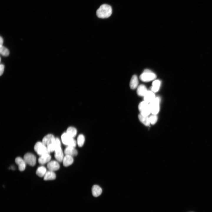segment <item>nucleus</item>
<instances>
[{"label": "nucleus", "mask_w": 212, "mask_h": 212, "mask_svg": "<svg viewBox=\"0 0 212 212\" xmlns=\"http://www.w3.org/2000/svg\"><path fill=\"white\" fill-rule=\"evenodd\" d=\"M152 85V90L153 92H156L159 90L160 85V82L158 80H155L153 82Z\"/></svg>", "instance_id": "5701e85b"}, {"label": "nucleus", "mask_w": 212, "mask_h": 212, "mask_svg": "<svg viewBox=\"0 0 212 212\" xmlns=\"http://www.w3.org/2000/svg\"><path fill=\"white\" fill-rule=\"evenodd\" d=\"M47 172L46 169L43 166L38 167L36 171V174L40 177L44 176Z\"/></svg>", "instance_id": "4be33fe9"}, {"label": "nucleus", "mask_w": 212, "mask_h": 212, "mask_svg": "<svg viewBox=\"0 0 212 212\" xmlns=\"http://www.w3.org/2000/svg\"><path fill=\"white\" fill-rule=\"evenodd\" d=\"M4 65L3 64H1L0 65V76H1V75L3 74L4 69Z\"/></svg>", "instance_id": "cd10ccee"}, {"label": "nucleus", "mask_w": 212, "mask_h": 212, "mask_svg": "<svg viewBox=\"0 0 212 212\" xmlns=\"http://www.w3.org/2000/svg\"><path fill=\"white\" fill-rule=\"evenodd\" d=\"M66 133L69 136L72 138H74L77 135V130L74 127H70L67 129Z\"/></svg>", "instance_id": "412c9836"}, {"label": "nucleus", "mask_w": 212, "mask_h": 212, "mask_svg": "<svg viewBox=\"0 0 212 212\" xmlns=\"http://www.w3.org/2000/svg\"><path fill=\"white\" fill-rule=\"evenodd\" d=\"M144 97V101L148 103H150L155 98L154 93L150 91H148Z\"/></svg>", "instance_id": "4468645a"}, {"label": "nucleus", "mask_w": 212, "mask_h": 212, "mask_svg": "<svg viewBox=\"0 0 212 212\" xmlns=\"http://www.w3.org/2000/svg\"><path fill=\"white\" fill-rule=\"evenodd\" d=\"M148 90L145 85H140L137 89V92L138 95L140 96H144Z\"/></svg>", "instance_id": "a211bd4d"}, {"label": "nucleus", "mask_w": 212, "mask_h": 212, "mask_svg": "<svg viewBox=\"0 0 212 212\" xmlns=\"http://www.w3.org/2000/svg\"><path fill=\"white\" fill-rule=\"evenodd\" d=\"M51 158L49 153H47L40 156L38 159V162L41 165H44L50 161Z\"/></svg>", "instance_id": "ddd939ff"}, {"label": "nucleus", "mask_w": 212, "mask_h": 212, "mask_svg": "<svg viewBox=\"0 0 212 212\" xmlns=\"http://www.w3.org/2000/svg\"><path fill=\"white\" fill-rule=\"evenodd\" d=\"M55 139V138L53 135L49 134L47 135L44 137L42 142L46 146H47L54 143Z\"/></svg>", "instance_id": "1a4fd4ad"}, {"label": "nucleus", "mask_w": 212, "mask_h": 212, "mask_svg": "<svg viewBox=\"0 0 212 212\" xmlns=\"http://www.w3.org/2000/svg\"><path fill=\"white\" fill-rule=\"evenodd\" d=\"M61 139L63 144L67 146L75 147L77 142L73 138L69 136L66 132L64 133L61 136Z\"/></svg>", "instance_id": "39448f33"}, {"label": "nucleus", "mask_w": 212, "mask_h": 212, "mask_svg": "<svg viewBox=\"0 0 212 212\" xmlns=\"http://www.w3.org/2000/svg\"><path fill=\"white\" fill-rule=\"evenodd\" d=\"M64 153L65 155H68L72 157L75 156L77 154V152L75 147L67 146L65 149Z\"/></svg>", "instance_id": "9b49d317"}, {"label": "nucleus", "mask_w": 212, "mask_h": 212, "mask_svg": "<svg viewBox=\"0 0 212 212\" xmlns=\"http://www.w3.org/2000/svg\"><path fill=\"white\" fill-rule=\"evenodd\" d=\"M47 147L49 153L54 151L56 147L55 141L53 143L48 145Z\"/></svg>", "instance_id": "bb28decb"}, {"label": "nucleus", "mask_w": 212, "mask_h": 212, "mask_svg": "<svg viewBox=\"0 0 212 212\" xmlns=\"http://www.w3.org/2000/svg\"><path fill=\"white\" fill-rule=\"evenodd\" d=\"M112 10L111 6L107 4H103L100 6L96 11V15L100 18H107L109 17L112 14Z\"/></svg>", "instance_id": "f257e3e1"}, {"label": "nucleus", "mask_w": 212, "mask_h": 212, "mask_svg": "<svg viewBox=\"0 0 212 212\" xmlns=\"http://www.w3.org/2000/svg\"><path fill=\"white\" fill-rule=\"evenodd\" d=\"M150 123L154 125L157 122L158 120V117L156 115L153 114L149 117Z\"/></svg>", "instance_id": "a878e982"}, {"label": "nucleus", "mask_w": 212, "mask_h": 212, "mask_svg": "<svg viewBox=\"0 0 212 212\" xmlns=\"http://www.w3.org/2000/svg\"><path fill=\"white\" fill-rule=\"evenodd\" d=\"M47 167L49 170L54 172L58 170L59 168L60 165L58 162L52 160L48 163Z\"/></svg>", "instance_id": "9d476101"}, {"label": "nucleus", "mask_w": 212, "mask_h": 212, "mask_svg": "<svg viewBox=\"0 0 212 212\" xmlns=\"http://www.w3.org/2000/svg\"><path fill=\"white\" fill-rule=\"evenodd\" d=\"M56 175L52 171L49 170L46 172L44 177L45 180H54L55 179Z\"/></svg>", "instance_id": "6ab92c4d"}, {"label": "nucleus", "mask_w": 212, "mask_h": 212, "mask_svg": "<svg viewBox=\"0 0 212 212\" xmlns=\"http://www.w3.org/2000/svg\"><path fill=\"white\" fill-rule=\"evenodd\" d=\"M54 157L58 162L62 161L64 156L61 146L57 147L54 150Z\"/></svg>", "instance_id": "6e6552de"}, {"label": "nucleus", "mask_w": 212, "mask_h": 212, "mask_svg": "<svg viewBox=\"0 0 212 212\" xmlns=\"http://www.w3.org/2000/svg\"><path fill=\"white\" fill-rule=\"evenodd\" d=\"M92 194L94 196L97 197L101 194L102 192V190L100 186L95 185L92 186Z\"/></svg>", "instance_id": "2eb2a0df"}, {"label": "nucleus", "mask_w": 212, "mask_h": 212, "mask_svg": "<svg viewBox=\"0 0 212 212\" xmlns=\"http://www.w3.org/2000/svg\"><path fill=\"white\" fill-rule=\"evenodd\" d=\"M23 159L26 163L30 165L33 166L36 164V159L35 156L33 154L27 153L24 156Z\"/></svg>", "instance_id": "0eeeda50"}, {"label": "nucleus", "mask_w": 212, "mask_h": 212, "mask_svg": "<svg viewBox=\"0 0 212 212\" xmlns=\"http://www.w3.org/2000/svg\"><path fill=\"white\" fill-rule=\"evenodd\" d=\"M156 77V75L149 69H145L140 75V78L144 82H148L155 80Z\"/></svg>", "instance_id": "f03ea898"}, {"label": "nucleus", "mask_w": 212, "mask_h": 212, "mask_svg": "<svg viewBox=\"0 0 212 212\" xmlns=\"http://www.w3.org/2000/svg\"><path fill=\"white\" fill-rule=\"evenodd\" d=\"M85 141V138L84 135L82 134L79 135L77 140V143L78 146L80 147L82 146L84 143Z\"/></svg>", "instance_id": "b1692460"}, {"label": "nucleus", "mask_w": 212, "mask_h": 212, "mask_svg": "<svg viewBox=\"0 0 212 212\" xmlns=\"http://www.w3.org/2000/svg\"><path fill=\"white\" fill-rule=\"evenodd\" d=\"M34 149L37 154L40 156L46 154L50 153L47 147L42 142H37L34 146Z\"/></svg>", "instance_id": "7ed1b4c3"}, {"label": "nucleus", "mask_w": 212, "mask_h": 212, "mask_svg": "<svg viewBox=\"0 0 212 212\" xmlns=\"http://www.w3.org/2000/svg\"><path fill=\"white\" fill-rule=\"evenodd\" d=\"M138 118L140 121L146 126H149L150 123L149 117L148 116H144L139 114Z\"/></svg>", "instance_id": "aec40b11"}, {"label": "nucleus", "mask_w": 212, "mask_h": 212, "mask_svg": "<svg viewBox=\"0 0 212 212\" xmlns=\"http://www.w3.org/2000/svg\"><path fill=\"white\" fill-rule=\"evenodd\" d=\"M138 81L137 76L133 75L132 77L130 83V86L132 89H135L137 88L138 85Z\"/></svg>", "instance_id": "f3484780"}, {"label": "nucleus", "mask_w": 212, "mask_h": 212, "mask_svg": "<svg viewBox=\"0 0 212 212\" xmlns=\"http://www.w3.org/2000/svg\"><path fill=\"white\" fill-rule=\"evenodd\" d=\"M15 162L18 166L19 170L22 171L25 168L26 163L24 159L20 157H17L15 159Z\"/></svg>", "instance_id": "f8f14e48"}, {"label": "nucleus", "mask_w": 212, "mask_h": 212, "mask_svg": "<svg viewBox=\"0 0 212 212\" xmlns=\"http://www.w3.org/2000/svg\"><path fill=\"white\" fill-rule=\"evenodd\" d=\"M62 162L64 166L65 167L69 166L73 162V157L68 155H65L64 156Z\"/></svg>", "instance_id": "dca6fc26"}, {"label": "nucleus", "mask_w": 212, "mask_h": 212, "mask_svg": "<svg viewBox=\"0 0 212 212\" xmlns=\"http://www.w3.org/2000/svg\"><path fill=\"white\" fill-rule=\"evenodd\" d=\"M160 98L156 97L150 103L149 105L151 112L152 114L157 115L159 112L160 109L159 103Z\"/></svg>", "instance_id": "423d86ee"}, {"label": "nucleus", "mask_w": 212, "mask_h": 212, "mask_svg": "<svg viewBox=\"0 0 212 212\" xmlns=\"http://www.w3.org/2000/svg\"><path fill=\"white\" fill-rule=\"evenodd\" d=\"M0 52L2 55L4 56H8L9 53V50L3 46H0Z\"/></svg>", "instance_id": "393cba45"}, {"label": "nucleus", "mask_w": 212, "mask_h": 212, "mask_svg": "<svg viewBox=\"0 0 212 212\" xmlns=\"http://www.w3.org/2000/svg\"><path fill=\"white\" fill-rule=\"evenodd\" d=\"M0 46H2V44L3 42V38L1 36L0 38Z\"/></svg>", "instance_id": "c85d7f7f"}, {"label": "nucleus", "mask_w": 212, "mask_h": 212, "mask_svg": "<svg viewBox=\"0 0 212 212\" xmlns=\"http://www.w3.org/2000/svg\"><path fill=\"white\" fill-rule=\"evenodd\" d=\"M138 109L140 114L144 116H148L151 113L149 104L145 101L140 103Z\"/></svg>", "instance_id": "20e7f679"}]
</instances>
